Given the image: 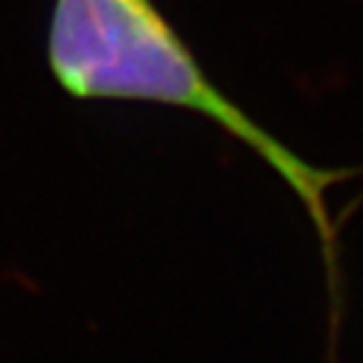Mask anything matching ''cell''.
<instances>
[{
    "mask_svg": "<svg viewBox=\"0 0 363 363\" xmlns=\"http://www.w3.org/2000/svg\"><path fill=\"white\" fill-rule=\"evenodd\" d=\"M48 63L61 89L76 99H124L187 108L255 152L301 199L320 240L333 340L343 315V283L328 189L348 177H361L363 169L313 167L285 147L204 74L154 0H56L48 28Z\"/></svg>",
    "mask_w": 363,
    "mask_h": 363,
    "instance_id": "obj_1",
    "label": "cell"
}]
</instances>
